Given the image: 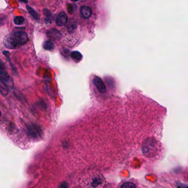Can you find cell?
I'll use <instances>...</instances> for the list:
<instances>
[{"mask_svg": "<svg viewBox=\"0 0 188 188\" xmlns=\"http://www.w3.org/2000/svg\"><path fill=\"white\" fill-rule=\"evenodd\" d=\"M71 57L72 59L76 61H80L82 59V55L79 51H73L71 53Z\"/></svg>", "mask_w": 188, "mask_h": 188, "instance_id": "8fae6325", "label": "cell"}, {"mask_svg": "<svg viewBox=\"0 0 188 188\" xmlns=\"http://www.w3.org/2000/svg\"><path fill=\"white\" fill-rule=\"evenodd\" d=\"M68 18L66 13L65 12H61L58 14L56 20V24L59 26H62L66 25Z\"/></svg>", "mask_w": 188, "mask_h": 188, "instance_id": "5b68a950", "label": "cell"}, {"mask_svg": "<svg viewBox=\"0 0 188 188\" xmlns=\"http://www.w3.org/2000/svg\"><path fill=\"white\" fill-rule=\"evenodd\" d=\"M154 143L152 140L151 141H147V142L145 143V147L143 148V151H144V152L146 153H147L151 152L153 150V149L154 147Z\"/></svg>", "mask_w": 188, "mask_h": 188, "instance_id": "ba28073f", "label": "cell"}, {"mask_svg": "<svg viewBox=\"0 0 188 188\" xmlns=\"http://www.w3.org/2000/svg\"><path fill=\"white\" fill-rule=\"evenodd\" d=\"M28 36L23 31H14L4 39V45L11 49H15L24 45L28 42Z\"/></svg>", "mask_w": 188, "mask_h": 188, "instance_id": "6da1fadb", "label": "cell"}, {"mask_svg": "<svg viewBox=\"0 0 188 188\" xmlns=\"http://www.w3.org/2000/svg\"><path fill=\"white\" fill-rule=\"evenodd\" d=\"M28 132L33 139H38L42 135V131L39 126L36 125H30L28 128Z\"/></svg>", "mask_w": 188, "mask_h": 188, "instance_id": "3957f363", "label": "cell"}, {"mask_svg": "<svg viewBox=\"0 0 188 188\" xmlns=\"http://www.w3.org/2000/svg\"><path fill=\"white\" fill-rule=\"evenodd\" d=\"M102 183V180L100 179V178H97L94 179L93 180V182L92 183V185L94 187H96L98 186L99 184H100Z\"/></svg>", "mask_w": 188, "mask_h": 188, "instance_id": "e0dca14e", "label": "cell"}, {"mask_svg": "<svg viewBox=\"0 0 188 188\" xmlns=\"http://www.w3.org/2000/svg\"><path fill=\"white\" fill-rule=\"evenodd\" d=\"M72 20H69V22L68 23V25L67 26V28L69 30V32H71L75 29L76 26V22L73 20L72 22Z\"/></svg>", "mask_w": 188, "mask_h": 188, "instance_id": "5bb4252c", "label": "cell"}, {"mask_svg": "<svg viewBox=\"0 0 188 188\" xmlns=\"http://www.w3.org/2000/svg\"><path fill=\"white\" fill-rule=\"evenodd\" d=\"M94 85H95L96 88L98 90L99 92L101 93H104L106 92V86L104 82H103L102 79L98 76H96L93 80Z\"/></svg>", "mask_w": 188, "mask_h": 188, "instance_id": "277c9868", "label": "cell"}, {"mask_svg": "<svg viewBox=\"0 0 188 188\" xmlns=\"http://www.w3.org/2000/svg\"><path fill=\"white\" fill-rule=\"evenodd\" d=\"M60 188H69V186H68V184L64 182V183H63L60 185Z\"/></svg>", "mask_w": 188, "mask_h": 188, "instance_id": "ac0fdd59", "label": "cell"}, {"mask_svg": "<svg viewBox=\"0 0 188 188\" xmlns=\"http://www.w3.org/2000/svg\"><path fill=\"white\" fill-rule=\"evenodd\" d=\"M121 188H137L135 184L131 182H127L121 186Z\"/></svg>", "mask_w": 188, "mask_h": 188, "instance_id": "2e32d148", "label": "cell"}, {"mask_svg": "<svg viewBox=\"0 0 188 188\" xmlns=\"http://www.w3.org/2000/svg\"><path fill=\"white\" fill-rule=\"evenodd\" d=\"M47 36L51 39H57L61 36V34H60L59 30L53 29L49 30L47 32Z\"/></svg>", "mask_w": 188, "mask_h": 188, "instance_id": "52a82bcc", "label": "cell"}, {"mask_svg": "<svg viewBox=\"0 0 188 188\" xmlns=\"http://www.w3.org/2000/svg\"><path fill=\"white\" fill-rule=\"evenodd\" d=\"M0 79L1 82L4 86L8 88H12L13 86V80L10 75L7 72L6 70L5 69L3 66L2 61L1 62V69H0Z\"/></svg>", "mask_w": 188, "mask_h": 188, "instance_id": "7a4b0ae2", "label": "cell"}, {"mask_svg": "<svg viewBox=\"0 0 188 188\" xmlns=\"http://www.w3.org/2000/svg\"><path fill=\"white\" fill-rule=\"evenodd\" d=\"M43 12H44V14L46 16V20L47 22H51L52 20L54 19V16L53 15L52 13L49 10L45 8L43 10Z\"/></svg>", "mask_w": 188, "mask_h": 188, "instance_id": "7c38bea8", "label": "cell"}, {"mask_svg": "<svg viewBox=\"0 0 188 188\" xmlns=\"http://www.w3.org/2000/svg\"><path fill=\"white\" fill-rule=\"evenodd\" d=\"M76 5L75 4H68L67 8V11L69 14H73V13L76 11Z\"/></svg>", "mask_w": 188, "mask_h": 188, "instance_id": "9a60e30c", "label": "cell"}, {"mask_svg": "<svg viewBox=\"0 0 188 188\" xmlns=\"http://www.w3.org/2000/svg\"><path fill=\"white\" fill-rule=\"evenodd\" d=\"M25 20V19L23 17L16 16L14 18V23L17 26H20L22 24Z\"/></svg>", "mask_w": 188, "mask_h": 188, "instance_id": "4fadbf2b", "label": "cell"}, {"mask_svg": "<svg viewBox=\"0 0 188 188\" xmlns=\"http://www.w3.org/2000/svg\"><path fill=\"white\" fill-rule=\"evenodd\" d=\"M178 187L179 188H188V186L184 185V184H181V185L178 186Z\"/></svg>", "mask_w": 188, "mask_h": 188, "instance_id": "d6986e66", "label": "cell"}, {"mask_svg": "<svg viewBox=\"0 0 188 188\" xmlns=\"http://www.w3.org/2000/svg\"><path fill=\"white\" fill-rule=\"evenodd\" d=\"M26 10L29 13L30 15L33 17L34 19L35 20H39L40 19V15L36 12L35 10L33 9L32 7L29 6V5H26Z\"/></svg>", "mask_w": 188, "mask_h": 188, "instance_id": "9c48e42d", "label": "cell"}, {"mask_svg": "<svg viewBox=\"0 0 188 188\" xmlns=\"http://www.w3.org/2000/svg\"><path fill=\"white\" fill-rule=\"evenodd\" d=\"M80 14L83 18L85 19L89 18L92 14V11L89 7L83 6L80 8Z\"/></svg>", "mask_w": 188, "mask_h": 188, "instance_id": "8992f818", "label": "cell"}, {"mask_svg": "<svg viewBox=\"0 0 188 188\" xmlns=\"http://www.w3.org/2000/svg\"><path fill=\"white\" fill-rule=\"evenodd\" d=\"M43 48L46 50H53L55 46H54V44L52 40H48L45 41L43 44Z\"/></svg>", "mask_w": 188, "mask_h": 188, "instance_id": "30bf717a", "label": "cell"}]
</instances>
